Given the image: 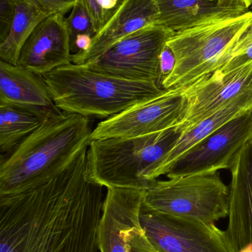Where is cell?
<instances>
[{
    "label": "cell",
    "mask_w": 252,
    "mask_h": 252,
    "mask_svg": "<svg viewBox=\"0 0 252 252\" xmlns=\"http://www.w3.org/2000/svg\"><path fill=\"white\" fill-rule=\"evenodd\" d=\"M87 151L47 183L0 196V252H98L105 187L90 178Z\"/></svg>",
    "instance_id": "cell-1"
},
{
    "label": "cell",
    "mask_w": 252,
    "mask_h": 252,
    "mask_svg": "<svg viewBox=\"0 0 252 252\" xmlns=\"http://www.w3.org/2000/svg\"><path fill=\"white\" fill-rule=\"evenodd\" d=\"M90 118L61 110L1 157L0 196L15 195L62 174L91 142Z\"/></svg>",
    "instance_id": "cell-2"
},
{
    "label": "cell",
    "mask_w": 252,
    "mask_h": 252,
    "mask_svg": "<svg viewBox=\"0 0 252 252\" xmlns=\"http://www.w3.org/2000/svg\"><path fill=\"white\" fill-rule=\"evenodd\" d=\"M42 77L58 109L88 118L108 119L165 90L157 83L122 79L72 63Z\"/></svg>",
    "instance_id": "cell-3"
},
{
    "label": "cell",
    "mask_w": 252,
    "mask_h": 252,
    "mask_svg": "<svg viewBox=\"0 0 252 252\" xmlns=\"http://www.w3.org/2000/svg\"><path fill=\"white\" fill-rule=\"evenodd\" d=\"M182 132L177 126L139 137L92 140L87 151L90 178L108 189L146 190L157 181L149 179L152 172L174 146Z\"/></svg>",
    "instance_id": "cell-4"
},
{
    "label": "cell",
    "mask_w": 252,
    "mask_h": 252,
    "mask_svg": "<svg viewBox=\"0 0 252 252\" xmlns=\"http://www.w3.org/2000/svg\"><path fill=\"white\" fill-rule=\"evenodd\" d=\"M252 22V11L175 32L167 41L176 57L173 70L161 83L163 90L186 88L211 75L225 53Z\"/></svg>",
    "instance_id": "cell-5"
},
{
    "label": "cell",
    "mask_w": 252,
    "mask_h": 252,
    "mask_svg": "<svg viewBox=\"0 0 252 252\" xmlns=\"http://www.w3.org/2000/svg\"><path fill=\"white\" fill-rule=\"evenodd\" d=\"M144 204L167 216L216 224L229 216V187L219 171L158 179L145 190Z\"/></svg>",
    "instance_id": "cell-6"
},
{
    "label": "cell",
    "mask_w": 252,
    "mask_h": 252,
    "mask_svg": "<svg viewBox=\"0 0 252 252\" xmlns=\"http://www.w3.org/2000/svg\"><path fill=\"white\" fill-rule=\"evenodd\" d=\"M174 34L161 25L146 27L123 38L84 66L122 79L157 83L161 87V55Z\"/></svg>",
    "instance_id": "cell-7"
},
{
    "label": "cell",
    "mask_w": 252,
    "mask_h": 252,
    "mask_svg": "<svg viewBox=\"0 0 252 252\" xmlns=\"http://www.w3.org/2000/svg\"><path fill=\"white\" fill-rule=\"evenodd\" d=\"M186 88L165 90L159 95L102 121L93 130L91 140L139 137L179 126L184 119L189 106L185 93Z\"/></svg>",
    "instance_id": "cell-8"
},
{
    "label": "cell",
    "mask_w": 252,
    "mask_h": 252,
    "mask_svg": "<svg viewBox=\"0 0 252 252\" xmlns=\"http://www.w3.org/2000/svg\"><path fill=\"white\" fill-rule=\"evenodd\" d=\"M139 221L158 252H229L224 231L216 224L162 214L144 202Z\"/></svg>",
    "instance_id": "cell-9"
},
{
    "label": "cell",
    "mask_w": 252,
    "mask_h": 252,
    "mask_svg": "<svg viewBox=\"0 0 252 252\" xmlns=\"http://www.w3.org/2000/svg\"><path fill=\"white\" fill-rule=\"evenodd\" d=\"M252 136V110L217 129L176 161L167 177L229 169L232 160Z\"/></svg>",
    "instance_id": "cell-10"
},
{
    "label": "cell",
    "mask_w": 252,
    "mask_h": 252,
    "mask_svg": "<svg viewBox=\"0 0 252 252\" xmlns=\"http://www.w3.org/2000/svg\"><path fill=\"white\" fill-rule=\"evenodd\" d=\"M249 92H252V62L227 72L216 71L186 89L189 106L178 126L186 131Z\"/></svg>",
    "instance_id": "cell-11"
},
{
    "label": "cell",
    "mask_w": 252,
    "mask_h": 252,
    "mask_svg": "<svg viewBox=\"0 0 252 252\" xmlns=\"http://www.w3.org/2000/svg\"><path fill=\"white\" fill-rule=\"evenodd\" d=\"M229 223L224 231L229 252H252V136L231 164Z\"/></svg>",
    "instance_id": "cell-12"
},
{
    "label": "cell",
    "mask_w": 252,
    "mask_h": 252,
    "mask_svg": "<svg viewBox=\"0 0 252 252\" xmlns=\"http://www.w3.org/2000/svg\"><path fill=\"white\" fill-rule=\"evenodd\" d=\"M71 35L67 18L53 13L44 19L27 39L18 65L38 75L71 63Z\"/></svg>",
    "instance_id": "cell-13"
},
{
    "label": "cell",
    "mask_w": 252,
    "mask_h": 252,
    "mask_svg": "<svg viewBox=\"0 0 252 252\" xmlns=\"http://www.w3.org/2000/svg\"><path fill=\"white\" fill-rule=\"evenodd\" d=\"M158 0H123L112 17L93 36L88 51L72 55L71 63L90 64L123 38L146 27L158 25Z\"/></svg>",
    "instance_id": "cell-14"
},
{
    "label": "cell",
    "mask_w": 252,
    "mask_h": 252,
    "mask_svg": "<svg viewBox=\"0 0 252 252\" xmlns=\"http://www.w3.org/2000/svg\"><path fill=\"white\" fill-rule=\"evenodd\" d=\"M145 190L108 188L98 229L100 252H127L126 231L139 221Z\"/></svg>",
    "instance_id": "cell-15"
},
{
    "label": "cell",
    "mask_w": 252,
    "mask_h": 252,
    "mask_svg": "<svg viewBox=\"0 0 252 252\" xmlns=\"http://www.w3.org/2000/svg\"><path fill=\"white\" fill-rule=\"evenodd\" d=\"M158 25L177 32L250 11L241 0H158Z\"/></svg>",
    "instance_id": "cell-16"
},
{
    "label": "cell",
    "mask_w": 252,
    "mask_h": 252,
    "mask_svg": "<svg viewBox=\"0 0 252 252\" xmlns=\"http://www.w3.org/2000/svg\"><path fill=\"white\" fill-rule=\"evenodd\" d=\"M0 105L44 110L58 109L42 75L1 60Z\"/></svg>",
    "instance_id": "cell-17"
},
{
    "label": "cell",
    "mask_w": 252,
    "mask_h": 252,
    "mask_svg": "<svg viewBox=\"0 0 252 252\" xmlns=\"http://www.w3.org/2000/svg\"><path fill=\"white\" fill-rule=\"evenodd\" d=\"M252 110V92L238 96L220 110L206 118L186 131H183L170 152L163 158L159 165L152 172L149 179L158 180L166 176L178 160L188 151L235 118Z\"/></svg>",
    "instance_id": "cell-18"
},
{
    "label": "cell",
    "mask_w": 252,
    "mask_h": 252,
    "mask_svg": "<svg viewBox=\"0 0 252 252\" xmlns=\"http://www.w3.org/2000/svg\"><path fill=\"white\" fill-rule=\"evenodd\" d=\"M52 13L38 0H17L11 29L6 39L0 44V59L18 65L24 44L36 27Z\"/></svg>",
    "instance_id": "cell-19"
},
{
    "label": "cell",
    "mask_w": 252,
    "mask_h": 252,
    "mask_svg": "<svg viewBox=\"0 0 252 252\" xmlns=\"http://www.w3.org/2000/svg\"><path fill=\"white\" fill-rule=\"evenodd\" d=\"M54 110L0 105V152H11L24 139L35 131Z\"/></svg>",
    "instance_id": "cell-20"
},
{
    "label": "cell",
    "mask_w": 252,
    "mask_h": 252,
    "mask_svg": "<svg viewBox=\"0 0 252 252\" xmlns=\"http://www.w3.org/2000/svg\"><path fill=\"white\" fill-rule=\"evenodd\" d=\"M252 62V22L235 44L225 53L216 71L227 72L242 67Z\"/></svg>",
    "instance_id": "cell-21"
},
{
    "label": "cell",
    "mask_w": 252,
    "mask_h": 252,
    "mask_svg": "<svg viewBox=\"0 0 252 252\" xmlns=\"http://www.w3.org/2000/svg\"><path fill=\"white\" fill-rule=\"evenodd\" d=\"M67 22L71 35V44L80 34H90L93 37L96 35L84 0H76L69 17L67 18Z\"/></svg>",
    "instance_id": "cell-22"
},
{
    "label": "cell",
    "mask_w": 252,
    "mask_h": 252,
    "mask_svg": "<svg viewBox=\"0 0 252 252\" xmlns=\"http://www.w3.org/2000/svg\"><path fill=\"white\" fill-rule=\"evenodd\" d=\"M17 0H0V44L7 38L16 13Z\"/></svg>",
    "instance_id": "cell-23"
},
{
    "label": "cell",
    "mask_w": 252,
    "mask_h": 252,
    "mask_svg": "<svg viewBox=\"0 0 252 252\" xmlns=\"http://www.w3.org/2000/svg\"><path fill=\"white\" fill-rule=\"evenodd\" d=\"M176 63V57L172 49L166 44L161 55V83L170 75Z\"/></svg>",
    "instance_id": "cell-24"
},
{
    "label": "cell",
    "mask_w": 252,
    "mask_h": 252,
    "mask_svg": "<svg viewBox=\"0 0 252 252\" xmlns=\"http://www.w3.org/2000/svg\"><path fill=\"white\" fill-rule=\"evenodd\" d=\"M93 23L95 32L98 33L103 28L104 21L99 0H84Z\"/></svg>",
    "instance_id": "cell-25"
},
{
    "label": "cell",
    "mask_w": 252,
    "mask_h": 252,
    "mask_svg": "<svg viewBox=\"0 0 252 252\" xmlns=\"http://www.w3.org/2000/svg\"><path fill=\"white\" fill-rule=\"evenodd\" d=\"M52 14L61 13L65 15L73 7L76 0H38Z\"/></svg>",
    "instance_id": "cell-26"
},
{
    "label": "cell",
    "mask_w": 252,
    "mask_h": 252,
    "mask_svg": "<svg viewBox=\"0 0 252 252\" xmlns=\"http://www.w3.org/2000/svg\"><path fill=\"white\" fill-rule=\"evenodd\" d=\"M122 1L123 0H99L105 25L112 17Z\"/></svg>",
    "instance_id": "cell-27"
},
{
    "label": "cell",
    "mask_w": 252,
    "mask_h": 252,
    "mask_svg": "<svg viewBox=\"0 0 252 252\" xmlns=\"http://www.w3.org/2000/svg\"><path fill=\"white\" fill-rule=\"evenodd\" d=\"M244 4L247 5V7L248 8H250V7L252 6V0H241Z\"/></svg>",
    "instance_id": "cell-28"
},
{
    "label": "cell",
    "mask_w": 252,
    "mask_h": 252,
    "mask_svg": "<svg viewBox=\"0 0 252 252\" xmlns=\"http://www.w3.org/2000/svg\"></svg>",
    "instance_id": "cell-29"
}]
</instances>
